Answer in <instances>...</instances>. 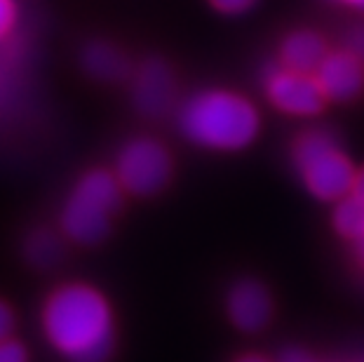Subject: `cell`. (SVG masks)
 I'll return each instance as SVG.
<instances>
[{
	"instance_id": "cell-5",
	"label": "cell",
	"mask_w": 364,
	"mask_h": 362,
	"mask_svg": "<svg viewBox=\"0 0 364 362\" xmlns=\"http://www.w3.org/2000/svg\"><path fill=\"white\" fill-rule=\"evenodd\" d=\"M294 165L306 188L320 200L348 198L358 179V169L341 151L334 137L322 129L304 132L294 142Z\"/></svg>"
},
{
	"instance_id": "cell-3",
	"label": "cell",
	"mask_w": 364,
	"mask_h": 362,
	"mask_svg": "<svg viewBox=\"0 0 364 362\" xmlns=\"http://www.w3.org/2000/svg\"><path fill=\"white\" fill-rule=\"evenodd\" d=\"M125 191L108 169H90L73 183L59 212V228L66 240L82 247H97L111 235L113 219Z\"/></svg>"
},
{
	"instance_id": "cell-1",
	"label": "cell",
	"mask_w": 364,
	"mask_h": 362,
	"mask_svg": "<svg viewBox=\"0 0 364 362\" xmlns=\"http://www.w3.org/2000/svg\"><path fill=\"white\" fill-rule=\"evenodd\" d=\"M41 320L45 339L68 362H108L113 356V311L92 284H59L45 299Z\"/></svg>"
},
{
	"instance_id": "cell-14",
	"label": "cell",
	"mask_w": 364,
	"mask_h": 362,
	"mask_svg": "<svg viewBox=\"0 0 364 362\" xmlns=\"http://www.w3.org/2000/svg\"><path fill=\"white\" fill-rule=\"evenodd\" d=\"M334 228L348 240H364V200L358 196H348L338 200L334 210Z\"/></svg>"
},
{
	"instance_id": "cell-7",
	"label": "cell",
	"mask_w": 364,
	"mask_h": 362,
	"mask_svg": "<svg viewBox=\"0 0 364 362\" xmlns=\"http://www.w3.org/2000/svg\"><path fill=\"white\" fill-rule=\"evenodd\" d=\"M263 87H266L268 102L289 115H315L327 104V97L313 73L275 66L266 71Z\"/></svg>"
},
{
	"instance_id": "cell-16",
	"label": "cell",
	"mask_w": 364,
	"mask_h": 362,
	"mask_svg": "<svg viewBox=\"0 0 364 362\" xmlns=\"http://www.w3.org/2000/svg\"><path fill=\"white\" fill-rule=\"evenodd\" d=\"M0 362H28L26 346L17 341V339L0 341Z\"/></svg>"
},
{
	"instance_id": "cell-22",
	"label": "cell",
	"mask_w": 364,
	"mask_h": 362,
	"mask_svg": "<svg viewBox=\"0 0 364 362\" xmlns=\"http://www.w3.org/2000/svg\"><path fill=\"white\" fill-rule=\"evenodd\" d=\"M336 3H343L348 7H355V10H364V0H336Z\"/></svg>"
},
{
	"instance_id": "cell-4",
	"label": "cell",
	"mask_w": 364,
	"mask_h": 362,
	"mask_svg": "<svg viewBox=\"0 0 364 362\" xmlns=\"http://www.w3.org/2000/svg\"><path fill=\"white\" fill-rule=\"evenodd\" d=\"M36 43L24 31L0 43V134H10L33 118L38 102Z\"/></svg>"
},
{
	"instance_id": "cell-2",
	"label": "cell",
	"mask_w": 364,
	"mask_h": 362,
	"mask_svg": "<svg viewBox=\"0 0 364 362\" xmlns=\"http://www.w3.org/2000/svg\"><path fill=\"white\" fill-rule=\"evenodd\" d=\"M176 125L193 144L212 151H240L259 132V113L250 99L226 90H207L181 104Z\"/></svg>"
},
{
	"instance_id": "cell-9",
	"label": "cell",
	"mask_w": 364,
	"mask_h": 362,
	"mask_svg": "<svg viewBox=\"0 0 364 362\" xmlns=\"http://www.w3.org/2000/svg\"><path fill=\"white\" fill-rule=\"evenodd\" d=\"M315 78L327 99L350 102L364 90V61L350 50L329 52V57L315 71Z\"/></svg>"
},
{
	"instance_id": "cell-12",
	"label": "cell",
	"mask_w": 364,
	"mask_h": 362,
	"mask_svg": "<svg viewBox=\"0 0 364 362\" xmlns=\"http://www.w3.org/2000/svg\"><path fill=\"white\" fill-rule=\"evenodd\" d=\"M329 57L327 41L311 28L294 31L284 38L280 48V66L299 73H313L322 66V61Z\"/></svg>"
},
{
	"instance_id": "cell-25",
	"label": "cell",
	"mask_w": 364,
	"mask_h": 362,
	"mask_svg": "<svg viewBox=\"0 0 364 362\" xmlns=\"http://www.w3.org/2000/svg\"><path fill=\"white\" fill-rule=\"evenodd\" d=\"M353 362H364V356H362V358H358V360H353Z\"/></svg>"
},
{
	"instance_id": "cell-17",
	"label": "cell",
	"mask_w": 364,
	"mask_h": 362,
	"mask_svg": "<svg viewBox=\"0 0 364 362\" xmlns=\"http://www.w3.org/2000/svg\"><path fill=\"white\" fill-rule=\"evenodd\" d=\"M12 332H14V311L10 308V304L0 299V341L12 339Z\"/></svg>"
},
{
	"instance_id": "cell-21",
	"label": "cell",
	"mask_w": 364,
	"mask_h": 362,
	"mask_svg": "<svg viewBox=\"0 0 364 362\" xmlns=\"http://www.w3.org/2000/svg\"><path fill=\"white\" fill-rule=\"evenodd\" d=\"M282 362H308V358L301 356V353H287Z\"/></svg>"
},
{
	"instance_id": "cell-6",
	"label": "cell",
	"mask_w": 364,
	"mask_h": 362,
	"mask_svg": "<svg viewBox=\"0 0 364 362\" xmlns=\"http://www.w3.org/2000/svg\"><path fill=\"white\" fill-rule=\"evenodd\" d=\"M113 174L125 193L151 198L172 179V158L153 137H134L118 151Z\"/></svg>"
},
{
	"instance_id": "cell-15",
	"label": "cell",
	"mask_w": 364,
	"mask_h": 362,
	"mask_svg": "<svg viewBox=\"0 0 364 362\" xmlns=\"http://www.w3.org/2000/svg\"><path fill=\"white\" fill-rule=\"evenodd\" d=\"M19 31V7L14 0H0V43L10 41Z\"/></svg>"
},
{
	"instance_id": "cell-13",
	"label": "cell",
	"mask_w": 364,
	"mask_h": 362,
	"mask_svg": "<svg viewBox=\"0 0 364 362\" xmlns=\"http://www.w3.org/2000/svg\"><path fill=\"white\" fill-rule=\"evenodd\" d=\"M24 259L28 261V266L38 268V271H50L64 259V243L61 238L50 228H33L24 240Z\"/></svg>"
},
{
	"instance_id": "cell-24",
	"label": "cell",
	"mask_w": 364,
	"mask_h": 362,
	"mask_svg": "<svg viewBox=\"0 0 364 362\" xmlns=\"http://www.w3.org/2000/svg\"><path fill=\"white\" fill-rule=\"evenodd\" d=\"M358 257H360V261H362V266H364V240L360 243V247H358Z\"/></svg>"
},
{
	"instance_id": "cell-20",
	"label": "cell",
	"mask_w": 364,
	"mask_h": 362,
	"mask_svg": "<svg viewBox=\"0 0 364 362\" xmlns=\"http://www.w3.org/2000/svg\"><path fill=\"white\" fill-rule=\"evenodd\" d=\"M353 196H358V198H362V200H364V167L358 172V179H355Z\"/></svg>"
},
{
	"instance_id": "cell-10",
	"label": "cell",
	"mask_w": 364,
	"mask_h": 362,
	"mask_svg": "<svg viewBox=\"0 0 364 362\" xmlns=\"http://www.w3.org/2000/svg\"><path fill=\"white\" fill-rule=\"evenodd\" d=\"M273 313V302H270L268 289L257 280L237 282L228 294V315L235 322V327L245 332H257L266 327Z\"/></svg>"
},
{
	"instance_id": "cell-23",
	"label": "cell",
	"mask_w": 364,
	"mask_h": 362,
	"mask_svg": "<svg viewBox=\"0 0 364 362\" xmlns=\"http://www.w3.org/2000/svg\"><path fill=\"white\" fill-rule=\"evenodd\" d=\"M237 362H270V360H266L263 356H245V358H240Z\"/></svg>"
},
{
	"instance_id": "cell-11",
	"label": "cell",
	"mask_w": 364,
	"mask_h": 362,
	"mask_svg": "<svg viewBox=\"0 0 364 362\" xmlns=\"http://www.w3.org/2000/svg\"><path fill=\"white\" fill-rule=\"evenodd\" d=\"M80 68L97 82H122L132 75L127 55L108 41H90L80 50Z\"/></svg>"
},
{
	"instance_id": "cell-19",
	"label": "cell",
	"mask_w": 364,
	"mask_h": 362,
	"mask_svg": "<svg viewBox=\"0 0 364 362\" xmlns=\"http://www.w3.org/2000/svg\"><path fill=\"white\" fill-rule=\"evenodd\" d=\"M348 50L364 61V26H355L348 33Z\"/></svg>"
},
{
	"instance_id": "cell-8",
	"label": "cell",
	"mask_w": 364,
	"mask_h": 362,
	"mask_svg": "<svg viewBox=\"0 0 364 362\" xmlns=\"http://www.w3.org/2000/svg\"><path fill=\"white\" fill-rule=\"evenodd\" d=\"M176 102V78L167 61L146 59L132 75V104L146 118H160Z\"/></svg>"
},
{
	"instance_id": "cell-18",
	"label": "cell",
	"mask_w": 364,
	"mask_h": 362,
	"mask_svg": "<svg viewBox=\"0 0 364 362\" xmlns=\"http://www.w3.org/2000/svg\"><path fill=\"white\" fill-rule=\"evenodd\" d=\"M214 10L219 12H226V14H237V12H245L257 3V0H209Z\"/></svg>"
}]
</instances>
